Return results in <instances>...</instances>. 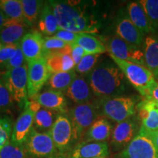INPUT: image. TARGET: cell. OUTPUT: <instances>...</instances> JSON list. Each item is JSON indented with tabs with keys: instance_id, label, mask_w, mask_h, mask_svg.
<instances>
[{
	"instance_id": "obj_1",
	"label": "cell",
	"mask_w": 158,
	"mask_h": 158,
	"mask_svg": "<svg viewBox=\"0 0 158 158\" xmlns=\"http://www.w3.org/2000/svg\"><path fill=\"white\" fill-rule=\"evenodd\" d=\"M59 28L75 33L96 35L102 20L91 2L85 1H48Z\"/></svg>"
},
{
	"instance_id": "obj_2",
	"label": "cell",
	"mask_w": 158,
	"mask_h": 158,
	"mask_svg": "<svg viewBox=\"0 0 158 158\" xmlns=\"http://www.w3.org/2000/svg\"><path fill=\"white\" fill-rule=\"evenodd\" d=\"M86 78L97 99L122 96L129 83L121 69L110 58L99 62Z\"/></svg>"
},
{
	"instance_id": "obj_3",
	"label": "cell",
	"mask_w": 158,
	"mask_h": 158,
	"mask_svg": "<svg viewBox=\"0 0 158 158\" xmlns=\"http://www.w3.org/2000/svg\"><path fill=\"white\" fill-rule=\"evenodd\" d=\"M99 116L119 123L136 115L138 100L135 97L118 96L94 100Z\"/></svg>"
},
{
	"instance_id": "obj_4",
	"label": "cell",
	"mask_w": 158,
	"mask_h": 158,
	"mask_svg": "<svg viewBox=\"0 0 158 158\" xmlns=\"http://www.w3.org/2000/svg\"><path fill=\"white\" fill-rule=\"evenodd\" d=\"M110 58L118 65L126 78L143 98L147 99L150 91L157 81L147 67L122 60L109 54Z\"/></svg>"
},
{
	"instance_id": "obj_5",
	"label": "cell",
	"mask_w": 158,
	"mask_h": 158,
	"mask_svg": "<svg viewBox=\"0 0 158 158\" xmlns=\"http://www.w3.org/2000/svg\"><path fill=\"white\" fill-rule=\"evenodd\" d=\"M68 116L72 124L75 147L82 141L85 133L99 117L94 100L88 103L76 105L68 110Z\"/></svg>"
},
{
	"instance_id": "obj_6",
	"label": "cell",
	"mask_w": 158,
	"mask_h": 158,
	"mask_svg": "<svg viewBox=\"0 0 158 158\" xmlns=\"http://www.w3.org/2000/svg\"><path fill=\"white\" fill-rule=\"evenodd\" d=\"M2 80L20 109H24L29 102L27 63L19 68L4 72Z\"/></svg>"
},
{
	"instance_id": "obj_7",
	"label": "cell",
	"mask_w": 158,
	"mask_h": 158,
	"mask_svg": "<svg viewBox=\"0 0 158 158\" xmlns=\"http://www.w3.org/2000/svg\"><path fill=\"white\" fill-rule=\"evenodd\" d=\"M141 121L137 115L116 124L110 136L112 152L120 153L129 145L141 129Z\"/></svg>"
},
{
	"instance_id": "obj_8",
	"label": "cell",
	"mask_w": 158,
	"mask_h": 158,
	"mask_svg": "<svg viewBox=\"0 0 158 158\" xmlns=\"http://www.w3.org/2000/svg\"><path fill=\"white\" fill-rule=\"evenodd\" d=\"M23 147L29 158H49L59 155L50 134L40 133L34 128Z\"/></svg>"
},
{
	"instance_id": "obj_9",
	"label": "cell",
	"mask_w": 158,
	"mask_h": 158,
	"mask_svg": "<svg viewBox=\"0 0 158 158\" xmlns=\"http://www.w3.org/2000/svg\"><path fill=\"white\" fill-rule=\"evenodd\" d=\"M58 152L64 156L73 149V133L70 119L66 114H60L48 133Z\"/></svg>"
},
{
	"instance_id": "obj_10",
	"label": "cell",
	"mask_w": 158,
	"mask_h": 158,
	"mask_svg": "<svg viewBox=\"0 0 158 158\" xmlns=\"http://www.w3.org/2000/svg\"><path fill=\"white\" fill-rule=\"evenodd\" d=\"M41 107L35 100L28 102L13 125L10 140L12 143L23 146L33 129L35 114Z\"/></svg>"
},
{
	"instance_id": "obj_11",
	"label": "cell",
	"mask_w": 158,
	"mask_h": 158,
	"mask_svg": "<svg viewBox=\"0 0 158 158\" xmlns=\"http://www.w3.org/2000/svg\"><path fill=\"white\" fill-rule=\"evenodd\" d=\"M117 158H158V151L152 136L142 129Z\"/></svg>"
},
{
	"instance_id": "obj_12",
	"label": "cell",
	"mask_w": 158,
	"mask_h": 158,
	"mask_svg": "<svg viewBox=\"0 0 158 158\" xmlns=\"http://www.w3.org/2000/svg\"><path fill=\"white\" fill-rule=\"evenodd\" d=\"M114 29L116 36L130 45L142 48L145 36L132 22L126 9L118 10L114 21Z\"/></svg>"
},
{
	"instance_id": "obj_13",
	"label": "cell",
	"mask_w": 158,
	"mask_h": 158,
	"mask_svg": "<svg viewBox=\"0 0 158 158\" xmlns=\"http://www.w3.org/2000/svg\"><path fill=\"white\" fill-rule=\"evenodd\" d=\"M106 48L116 58L146 67L142 48L129 44L116 35L108 40Z\"/></svg>"
},
{
	"instance_id": "obj_14",
	"label": "cell",
	"mask_w": 158,
	"mask_h": 158,
	"mask_svg": "<svg viewBox=\"0 0 158 158\" xmlns=\"http://www.w3.org/2000/svg\"><path fill=\"white\" fill-rule=\"evenodd\" d=\"M45 57H40L28 63V98H35L46 84L51 76Z\"/></svg>"
},
{
	"instance_id": "obj_15",
	"label": "cell",
	"mask_w": 158,
	"mask_h": 158,
	"mask_svg": "<svg viewBox=\"0 0 158 158\" xmlns=\"http://www.w3.org/2000/svg\"><path fill=\"white\" fill-rule=\"evenodd\" d=\"M141 129L152 136L158 131V102L152 99H145L136 106Z\"/></svg>"
},
{
	"instance_id": "obj_16",
	"label": "cell",
	"mask_w": 158,
	"mask_h": 158,
	"mask_svg": "<svg viewBox=\"0 0 158 158\" xmlns=\"http://www.w3.org/2000/svg\"><path fill=\"white\" fill-rule=\"evenodd\" d=\"M44 37L37 30H31L21 40V50L24 55L26 62L29 63L43 56Z\"/></svg>"
},
{
	"instance_id": "obj_17",
	"label": "cell",
	"mask_w": 158,
	"mask_h": 158,
	"mask_svg": "<svg viewBox=\"0 0 158 158\" xmlns=\"http://www.w3.org/2000/svg\"><path fill=\"white\" fill-rule=\"evenodd\" d=\"M64 94L77 105L88 103L94 100V94L86 77L78 75Z\"/></svg>"
},
{
	"instance_id": "obj_18",
	"label": "cell",
	"mask_w": 158,
	"mask_h": 158,
	"mask_svg": "<svg viewBox=\"0 0 158 158\" xmlns=\"http://www.w3.org/2000/svg\"><path fill=\"white\" fill-rule=\"evenodd\" d=\"M109 155V146L107 142L81 141L72 149L70 158L108 157Z\"/></svg>"
},
{
	"instance_id": "obj_19",
	"label": "cell",
	"mask_w": 158,
	"mask_h": 158,
	"mask_svg": "<svg viewBox=\"0 0 158 158\" xmlns=\"http://www.w3.org/2000/svg\"><path fill=\"white\" fill-rule=\"evenodd\" d=\"M43 108L50 109L59 114H68V101L63 92L51 89L44 90L40 92L35 98Z\"/></svg>"
},
{
	"instance_id": "obj_20",
	"label": "cell",
	"mask_w": 158,
	"mask_h": 158,
	"mask_svg": "<svg viewBox=\"0 0 158 158\" xmlns=\"http://www.w3.org/2000/svg\"><path fill=\"white\" fill-rule=\"evenodd\" d=\"M114 125L108 118L99 116L84 134L82 141L107 142L111 136Z\"/></svg>"
},
{
	"instance_id": "obj_21",
	"label": "cell",
	"mask_w": 158,
	"mask_h": 158,
	"mask_svg": "<svg viewBox=\"0 0 158 158\" xmlns=\"http://www.w3.org/2000/svg\"><path fill=\"white\" fill-rule=\"evenodd\" d=\"M141 48L146 67L158 82V37L152 35L145 37Z\"/></svg>"
},
{
	"instance_id": "obj_22",
	"label": "cell",
	"mask_w": 158,
	"mask_h": 158,
	"mask_svg": "<svg viewBox=\"0 0 158 158\" xmlns=\"http://www.w3.org/2000/svg\"><path fill=\"white\" fill-rule=\"evenodd\" d=\"M127 10L128 16L133 24L143 33L145 37L153 33L149 19L140 2H131L127 4Z\"/></svg>"
},
{
	"instance_id": "obj_23",
	"label": "cell",
	"mask_w": 158,
	"mask_h": 158,
	"mask_svg": "<svg viewBox=\"0 0 158 158\" xmlns=\"http://www.w3.org/2000/svg\"><path fill=\"white\" fill-rule=\"evenodd\" d=\"M29 28L26 23H10L0 29V42L4 45L18 44L28 32Z\"/></svg>"
},
{
	"instance_id": "obj_24",
	"label": "cell",
	"mask_w": 158,
	"mask_h": 158,
	"mask_svg": "<svg viewBox=\"0 0 158 158\" xmlns=\"http://www.w3.org/2000/svg\"><path fill=\"white\" fill-rule=\"evenodd\" d=\"M37 28L40 32L45 36L54 35L60 29L54 12L48 2H45L43 5L37 21Z\"/></svg>"
},
{
	"instance_id": "obj_25",
	"label": "cell",
	"mask_w": 158,
	"mask_h": 158,
	"mask_svg": "<svg viewBox=\"0 0 158 158\" xmlns=\"http://www.w3.org/2000/svg\"><path fill=\"white\" fill-rule=\"evenodd\" d=\"M47 66L51 73L68 72L74 70L76 64L69 53H56L49 55L46 58Z\"/></svg>"
},
{
	"instance_id": "obj_26",
	"label": "cell",
	"mask_w": 158,
	"mask_h": 158,
	"mask_svg": "<svg viewBox=\"0 0 158 158\" xmlns=\"http://www.w3.org/2000/svg\"><path fill=\"white\" fill-rule=\"evenodd\" d=\"M60 114L41 107L35 116L33 128L40 133H48Z\"/></svg>"
},
{
	"instance_id": "obj_27",
	"label": "cell",
	"mask_w": 158,
	"mask_h": 158,
	"mask_svg": "<svg viewBox=\"0 0 158 158\" xmlns=\"http://www.w3.org/2000/svg\"><path fill=\"white\" fill-rule=\"evenodd\" d=\"M76 76L77 73L75 69L68 72L53 73L51 74L45 85L48 89L64 93L65 91L69 88Z\"/></svg>"
},
{
	"instance_id": "obj_28",
	"label": "cell",
	"mask_w": 158,
	"mask_h": 158,
	"mask_svg": "<svg viewBox=\"0 0 158 158\" xmlns=\"http://www.w3.org/2000/svg\"><path fill=\"white\" fill-rule=\"evenodd\" d=\"M75 43L80 45L88 54H102L107 51L104 43L93 35L81 33Z\"/></svg>"
},
{
	"instance_id": "obj_29",
	"label": "cell",
	"mask_w": 158,
	"mask_h": 158,
	"mask_svg": "<svg viewBox=\"0 0 158 158\" xmlns=\"http://www.w3.org/2000/svg\"><path fill=\"white\" fill-rule=\"evenodd\" d=\"M25 23L29 27H34L38 21L45 2L37 0H21Z\"/></svg>"
},
{
	"instance_id": "obj_30",
	"label": "cell",
	"mask_w": 158,
	"mask_h": 158,
	"mask_svg": "<svg viewBox=\"0 0 158 158\" xmlns=\"http://www.w3.org/2000/svg\"><path fill=\"white\" fill-rule=\"evenodd\" d=\"M0 10L12 21L25 23L21 0H0Z\"/></svg>"
},
{
	"instance_id": "obj_31",
	"label": "cell",
	"mask_w": 158,
	"mask_h": 158,
	"mask_svg": "<svg viewBox=\"0 0 158 158\" xmlns=\"http://www.w3.org/2000/svg\"><path fill=\"white\" fill-rule=\"evenodd\" d=\"M69 53L71 54L70 45L56 38L54 36H45L43 56L46 58L49 55L56 53Z\"/></svg>"
},
{
	"instance_id": "obj_32",
	"label": "cell",
	"mask_w": 158,
	"mask_h": 158,
	"mask_svg": "<svg viewBox=\"0 0 158 158\" xmlns=\"http://www.w3.org/2000/svg\"><path fill=\"white\" fill-rule=\"evenodd\" d=\"M100 56L101 54H87L84 56L75 68L77 75L86 77L90 73L99 63Z\"/></svg>"
},
{
	"instance_id": "obj_33",
	"label": "cell",
	"mask_w": 158,
	"mask_h": 158,
	"mask_svg": "<svg viewBox=\"0 0 158 158\" xmlns=\"http://www.w3.org/2000/svg\"><path fill=\"white\" fill-rule=\"evenodd\" d=\"M149 19L153 33L158 30V0L139 1Z\"/></svg>"
},
{
	"instance_id": "obj_34",
	"label": "cell",
	"mask_w": 158,
	"mask_h": 158,
	"mask_svg": "<svg viewBox=\"0 0 158 158\" xmlns=\"http://www.w3.org/2000/svg\"><path fill=\"white\" fill-rule=\"evenodd\" d=\"M13 121L9 116H0V151L10 141Z\"/></svg>"
},
{
	"instance_id": "obj_35",
	"label": "cell",
	"mask_w": 158,
	"mask_h": 158,
	"mask_svg": "<svg viewBox=\"0 0 158 158\" xmlns=\"http://www.w3.org/2000/svg\"><path fill=\"white\" fill-rule=\"evenodd\" d=\"M14 100L0 78V114L10 113L14 106Z\"/></svg>"
},
{
	"instance_id": "obj_36",
	"label": "cell",
	"mask_w": 158,
	"mask_h": 158,
	"mask_svg": "<svg viewBox=\"0 0 158 158\" xmlns=\"http://www.w3.org/2000/svg\"><path fill=\"white\" fill-rule=\"evenodd\" d=\"M0 158H29L23 146H19L10 141L0 151Z\"/></svg>"
},
{
	"instance_id": "obj_37",
	"label": "cell",
	"mask_w": 158,
	"mask_h": 158,
	"mask_svg": "<svg viewBox=\"0 0 158 158\" xmlns=\"http://www.w3.org/2000/svg\"><path fill=\"white\" fill-rule=\"evenodd\" d=\"M27 62H26L24 55L23 54V51L21 48V45L19 43L15 54L13 55V56L10 59V60L6 64L3 70H5V71L12 70V69L19 68V67L23 66Z\"/></svg>"
},
{
	"instance_id": "obj_38",
	"label": "cell",
	"mask_w": 158,
	"mask_h": 158,
	"mask_svg": "<svg viewBox=\"0 0 158 158\" xmlns=\"http://www.w3.org/2000/svg\"><path fill=\"white\" fill-rule=\"evenodd\" d=\"M19 43L14 45H4L0 48V70H3L6 64L15 54Z\"/></svg>"
},
{
	"instance_id": "obj_39",
	"label": "cell",
	"mask_w": 158,
	"mask_h": 158,
	"mask_svg": "<svg viewBox=\"0 0 158 158\" xmlns=\"http://www.w3.org/2000/svg\"><path fill=\"white\" fill-rule=\"evenodd\" d=\"M79 35H80L79 33H75L73 32V31L59 29L54 36L56 37V38L61 40L64 41V43L71 45L76 43Z\"/></svg>"
},
{
	"instance_id": "obj_40",
	"label": "cell",
	"mask_w": 158,
	"mask_h": 158,
	"mask_svg": "<svg viewBox=\"0 0 158 158\" xmlns=\"http://www.w3.org/2000/svg\"><path fill=\"white\" fill-rule=\"evenodd\" d=\"M71 56H72L73 60L75 62L76 66L81 61V59L84 58V56L87 55V53L83 49L80 45H78L76 43L71 44Z\"/></svg>"
},
{
	"instance_id": "obj_41",
	"label": "cell",
	"mask_w": 158,
	"mask_h": 158,
	"mask_svg": "<svg viewBox=\"0 0 158 158\" xmlns=\"http://www.w3.org/2000/svg\"><path fill=\"white\" fill-rule=\"evenodd\" d=\"M147 99H152V100L158 102V82L156 83L155 86L152 88L151 91H150L149 96Z\"/></svg>"
},
{
	"instance_id": "obj_42",
	"label": "cell",
	"mask_w": 158,
	"mask_h": 158,
	"mask_svg": "<svg viewBox=\"0 0 158 158\" xmlns=\"http://www.w3.org/2000/svg\"><path fill=\"white\" fill-rule=\"evenodd\" d=\"M12 22H14V21H12L11 20H10L5 15V13L0 10V29L2 28L3 27H5V26L7 25L8 23Z\"/></svg>"
},
{
	"instance_id": "obj_43",
	"label": "cell",
	"mask_w": 158,
	"mask_h": 158,
	"mask_svg": "<svg viewBox=\"0 0 158 158\" xmlns=\"http://www.w3.org/2000/svg\"><path fill=\"white\" fill-rule=\"evenodd\" d=\"M152 138H153V141L154 143L155 144V147L157 148V151H158V131L157 133H155L154 135H152Z\"/></svg>"
},
{
	"instance_id": "obj_44",
	"label": "cell",
	"mask_w": 158,
	"mask_h": 158,
	"mask_svg": "<svg viewBox=\"0 0 158 158\" xmlns=\"http://www.w3.org/2000/svg\"><path fill=\"white\" fill-rule=\"evenodd\" d=\"M49 158H67L65 156H63V155H56V156H54V157H49Z\"/></svg>"
},
{
	"instance_id": "obj_45",
	"label": "cell",
	"mask_w": 158,
	"mask_h": 158,
	"mask_svg": "<svg viewBox=\"0 0 158 158\" xmlns=\"http://www.w3.org/2000/svg\"><path fill=\"white\" fill-rule=\"evenodd\" d=\"M3 45H4V44H3V43H2L1 42H0V48H2V46H3Z\"/></svg>"
},
{
	"instance_id": "obj_46",
	"label": "cell",
	"mask_w": 158,
	"mask_h": 158,
	"mask_svg": "<svg viewBox=\"0 0 158 158\" xmlns=\"http://www.w3.org/2000/svg\"><path fill=\"white\" fill-rule=\"evenodd\" d=\"M96 158H108V157H96Z\"/></svg>"
}]
</instances>
